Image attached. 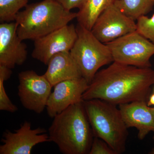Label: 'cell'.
<instances>
[{"label": "cell", "mask_w": 154, "mask_h": 154, "mask_svg": "<svg viewBox=\"0 0 154 154\" xmlns=\"http://www.w3.org/2000/svg\"><path fill=\"white\" fill-rule=\"evenodd\" d=\"M114 4L125 15L136 21L153 10L154 0H116Z\"/></svg>", "instance_id": "16"}, {"label": "cell", "mask_w": 154, "mask_h": 154, "mask_svg": "<svg viewBox=\"0 0 154 154\" xmlns=\"http://www.w3.org/2000/svg\"><path fill=\"white\" fill-rule=\"evenodd\" d=\"M136 21V31L154 44V14L150 18L141 17Z\"/></svg>", "instance_id": "19"}, {"label": "cell", "mask_w": 154, "mask_h": 154, "mask_svg": "<svg viewBox=\"0 0 154 154\" xmlns=\"http://www.w3.org/2000/svg\"><path fill=\"white\" fill-rule=\"evenodd\" d=\"M154 85V70L113 62L99 71L83 95V100L99 99L117 106L147 101Z\"/></svg>", "instance_id": "1"}, {"label": "cell", "mask_w": 154, "mask_h": 154, "mask_svg": "<svg viewBox=\"0 0 154 154\" xmlns=\"http://www.w3.org/2000/svg\"><path fill=\"white\" fill-rule=\"evenodd\" d=\"M128 128H135L139 139L143 140L151 131L154 132V117L146 101H136L119 105Z\"/></svg>", "instance_id": "13"}, {"label": "cell", "mask_w": 154, "mask_h": 154, "mask_svg": "<svg viewBox=\"0 0 154 154\" xmlns=\"http://www.w3.org/2000/svg\"><path fill=\"white\" fill-rule=\"evenodd\" d=\"M53 118L48 134L60 151L63 154H89L94 137L83 101L71 105Z\"/></svg>", "instance_id": "2"}, {"label": "cell", "mask_w": 154, "mask_h": 154, "mask_svg": "<svg viewBox=\"0 0 154 154\" xmlns=\"http://www.w3.org/2000/svg\"><path fill=\"white\" fill-rule=\"evenodd\" d=\"M105 44L110 49L113 62L138 67L151 66L150 60L154 55V44L137 31Z\"/></svg>", "instance_id": "6"}, {"label": "cell", "mask_w": 154, "mask_h": 154, "mask_svg": "<svg viewBox=\"0 0 154 154\" xmlns=\"http://www.w3.org/2000/svg\"><path fill=\"white\" fill-rule=\"evenodd\" d=\"M136 30V22L113 4L100 14L91 31L105 44Z\"/></svg>", "instance_id": "8"}, {"label": "cell", "mask_w": 154, "mask_h": 154, "mask_svg": "<svg viewBox=\"0 0 154 154\" xmlns=\"http://www.w3.org/2000/svg\"><path fill=\"white\" fill-rule=\"evenodd\" d=\"M77 38L76 28L75 25H65L34 40L32 57L47 65L54 55L59 53L70 51Z\"/></svg>", "instance_id": "9"}, {"label": "cell", "mask_w": 154, "mask_h": 154, "mask_svg": "<svg viewBox=\"0 0 154 154\" xmlns=\"http://www.w3.org/2000/svg\"><path fill=\"white\" fill-rule=\"evenodd\" d=\"M83 77L63 81L54 86L46 109L48 116L53 118L71 105L83 101V94L89 86Z\"/></svg>", "instance_id": "11"}, {"label": "cell", "mask_w": 154, "mask_h": 154, "mask_svg": "<svg viewBox=\"0 0 154 154\" xmlns=\"http://www.w3.org/2000/svg\"><path fill=\"white\" fill-rule=\"evenodd\" d=\"M11 69L0 65V110L13 113L17 112L18 107L11 102L4 87V82L8 79L12 75Z\"/></svg>", "instance_id": "18"}, {"label": "cell", "mask_w": 154, "mask_h": 154, "mask_svg": "<svg viewBox=\"0 0 154 154\" xmlns=\"http://www.w3.org/2000/svg\"><path fill=\"white\" fill-rule=\"evenodd\" d=\"M94 137L105 141L116 154L126 149L128 133L117 105L99 99L83 100Z\"/></svg>", "instance_id": "4"}, {"label": "cell", "mask_w": 154, "mask_h": 154, "mask_svg": "<svg viewBox=\"0 0 154 154\" xmlns=\"http://www.w3.org/2000/svg\"><path fill=\"white\" fill-rule=\"evenodd\" d=\"M151 109L152 113L154 117V107H151ZM153 139L154 140V136L153 137Z\"/></svg>", "instance_id": "23"}, {"label": "cell", "mask_w": 154, "mask_h": 154, "mask_svg": "<svg viewBox=\"0 0 154 154\" xmlns=\"http://www.w3.org/2000/svg\"><path fill=\"white\" fill-rule=\"evenodd\" d=\"M147 105L148 106L153 105L154 106V93L149 97L148 102H147Z\"/></svg>", "instance_id": "22"}, {"label": "cell", "mask_w": 154, "mask_h": 154, "mask_svg": "<svg viewBox=\"0 0 154 154\" xmlns=\"http://www.w3.org/2000/svg\"><path fill=\"white\" fill-rule=\"evenodd\" d=\"M30 0H0V21L2 23L15 21L20 10L28 5Z\"/></svg>", "instance_id": "17"}, {"label": "cell", "mask_w": 154, "mask_h": 154, "mask_svg": "<svg viewBox=\"0 0 154 154\" xmlns=\"http://www.w3.org/2000/svg\"><path fill=\"white\" fill-rule=\"evenodd\" d=\"M44 75L54 87L66 80L82 78L79 67L70 51L57 54L51 57Z\"/></svg>", "instance_id": "14"}, {"label": "cell", "mask_w": 154, "mask_h": 154, "mask_svg": "<svg viewBox=\"0 0 154 154\" xmlns=\"http://www.w3.org/2000/svg\"><path fill=\"white\" fill-rule=\"evenodd\" d=\"M64 8L68 11L72 9L82 8L87 0H57Z\"/></svg>", "instance_id": "21"}, {"label": "cell", "mask_w": 154, "mask_h": 154, "mask_svg": "<svg viewBox=\"0 0 154 154\" xmlns=\"http://www.w3.org/2000/svg\"><path fill=\"white\" fill-rule=\"evenodd\" d=\"M116 0H87L77 13L78 24L91 30L96 19L105 9L114 4Z\"/></svg>", "instance_id": "15"}, {"label": "cell", "mask_w": 154, "mask_h": 154, "mask_svg": "<svg viewBox=\"0 0 154 154\" xmlns=\"http://www.w3.org/2000/svg\"><path fill=\"white\" fill-rule=\"evenodd\" d=\"M77 38L71 50L72 55L82 73L90 84L102 67L113 62L110 49L94 36L91 30L78 24Z\"/></svg>", "instance_id": "5"}, {"label": "cell", "mask_w": 154, "mask_h": 154, "mask_svg": "<svg viewBox=\"0 0 154 154\" xmlns=\"http://www.w3.org/2000/svg\"><path fill=\"white\" fill-rule=\"evenodd\" d=\"M77 13L68 11L57 0H43L28 4L19 11L15 22L22 40H35L68 25Z\"/></svg>", "instance_id": "3"}, {"label": "cell", "mask_w": 154, "mask_h": 154, "mask_svg": "<svg viewBox=\"0 0 154 154\" xmlns=\"http://www.w3.org/2000/svg\"><path fill=\"white\" fill-rule=\"evenodd\" d=\"M46 131L40 127L32 129L30 122L25 121L14 132L4 133L0 154H30L36 145L50 142Z\"/></svg>", "instance_id": "10"}, {"label": "cell", "mask_w": 154, "mask_h": 154, "mask_svg": "<svg viewBox=\"0 0 154 154\" xmlns=\"http://www.w3.org/2000/svg\"><path fill=\"white\" fill-rule=\"evenodd\" d=\"M18 95L22 106L38 114L43 112L53 88L44 75L32 70L19 73Z\"/></svg>", "instance_id": "7"}, {"label": "cell", "mask_w": 154, "mask_h": 154, "mask_svg": "<svg viewBox=\"0 0 154 154\" xmlns=\"http://www.w3.org/2000/svg\"><path fill=\"white\" fill-rule=\"evenodd\" d=\"M16 22L0 25V65L13 69L22 65L28 57L27 46L17 33Z\"/></svg>", "instance_id": "12"}, {"label": "cell", "mask_w": 154, "mask_h": 154, "mask_svg": "<svg viewBox=\"0 0 154 154\" xmlns=\"http://www.w3.org/2000/svg\"><path fill=\"white\" fill-rule=\"evenodd\" d=\"M89 154H116V153L105 141L94 137Z\"/></svg>", "instance_id": "20"}, {"label": "cell", "mask_w": 154, "mask_h": 154, "mask_svg": "<svg viewBox=\"0 0 154 154\" xmlns=\"http://www.w3.org/2000/svg\"></svg>", "instance_id": "24"}]
</instances>
